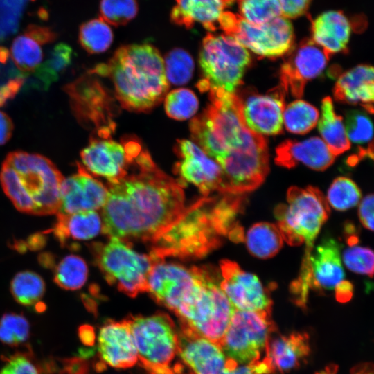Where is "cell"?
Listing matches in <instances>:
<instances>
[{
  "label": "cell",
  "instance_id": "21",
  "mask_svg": "<svg viewBox=\"0 0 374 374\" xmlns=\"http://www.w3.org/2000/svg\"><path fill=\"white\" fill-rule=\"evenodd\" d=\"M78 172L64 178L61 186L59 212L71 214L96 211L105 204L107 189L80 163Z\"/></svg>",
  "mask_w": 374,
  "mask_h": 374
},
{
  "label": "cell",
  "instance_id": "24",
  "mask_svg": "<svg viewBox=\"0 0 374 374\" xmlns=\"http://www.w3.org/2000/svg\"><path fill=\"white\" fill-rule=\"evenodd\" d=\"M335 157L324 141L314 136L301 141H285L276 150L275 162L287 168L302 163L320 171L330 167Z\"/></svg>",
  "mask_w": 374,
  "mask_h": 374
},
{
  "label": "cell",
  "instance_id": "27",
  "mask_svg": "<svg viewBox=\"0 0 374 374\" xmlns=\"http://www.w3.org/2000/svg\"><path fill=\"white\" fill-rule=\"evenodd\" d=\"M311 39L319 46L328 60L346 49L351 28L346 16L339 11H327L318 16L312 23Z\"/></svg>",
  "mask_w": 374,
  "mask_h": 374
},
{
  "label": "cell",
  "instance_id": "53",
  "mask_svg": "<svg viewBox=\"0 0 374 374\" xmlns=\"http://www.w3.org/2000/svg\"><path fill=\"white\" fill-rule=\"evenodd\" d=\"M338 367L330 364L316 374H337ZM350 374H373V366L371 363H362L351 369Z\"/></svg>",
  "mask_w": 374,
  "mask_h": 374
},
{
  "label": "cell",
  "instance_id": "16",
  "mask_svg": "<svg viewBox=\"0 0 374 374\" xmlns=\"http://www.w3.org/2000/svg\"><path fill=\"white\" fill-rule=\"evenodd\" d=\"M280 70V87L285 93L300 98L307 82L318 76L329 60L323 49L311 39L292 46Z\"/></svg>",
  "mask_w": 374,
  "mask_h": 374
},
{
  "label": "cell",
  "instance_id": "26",
  "mask_svg": "<svg viewBox=\"0 0 374 374\" xmlns=\"http://www.w3.org/2000/svg\"><path fill=\"white\" fill-rule=\"evenodd\" d=\"M310 352L309 336L305 332H294L269 339L263 357L268 362L272 373H283L299 366Z\"/></svg>",
  "mask_w": 374,
  "mask_h": 374
},
{
  "label": "cell",
  "instance_id": "40",
  "mask_svg": "<svg viewBox=\"0 0 374 374\" xmlns=\"http://www.w3.org/2000/svg\"><path fill=\"white\" fill-rule=\"evenodd\" d=\"M240 15L253 24H263L282 16L278 0H238Z\"/></svg>",
  "mask_w": 374,
  "mask_h": 374
},
{
  "label": "cell",
  "instance_id": "42",
  "mask_svg": "<svg viewBox=\"0 0 374 374\" xmlns=\"http://www.w3.org/2000/svg\"><path fill=\"white\" fill-rule=\"evenodd\" d=\"M198 100L190 89L181 88L172 90L165 98V110L168 116L176 120L191 118L198 109Z\"/></svg>",
  "mask_w": 374,
  "mask_h": 374
},
{
  "label": "cell",
  "instance_id": "41",
  "mask_svg": "<svg viewBox=\"0 0 374 374\" xmlns=\"http://www.w3.org/2000/svg\"><path fill=\"white\" fill-rule=\"evenodd\" d=\"M165 71L168 81L176 85L184 84L192 78L194 62L190 54L181 48H174L166 56Z\"/></svg>",
  "mask_w": 374,
  "mask_h": 374
},
{
  "label": "cell",
  "instance_id": "14",
  "mask_svg": "<svg viewBox=\"0 0 374 374\" xmlns=\"http://www.w3.org/2000/svg\"><path fill=\"white\" fill-rule=\"evenodd\" d=\"M271 310H235L220 344L224 353L238 364L261 359L276 326Z\"/></svg>",
  "mask_w": 374,
  "mask_h": 374
},
{
  "label": "cell",
  "instance_id": "9",
  "mask_svg": "<svg viewBox=\"0 0 374 374\" xmlns=\"http://www.w3.org/2000/svg\"><path fill=\"white\" fill-rule=\"evenodd\" d=\"M199 60L203 75L197 83L200 91L235 93L251 58L247 49L233 37L208 33L202 41Z\"/></svg>",
  "mask_w": 374,
  "mask_h": 374
},
{
  "label": "cell",
  "instance_id": "5",
  "mask_svg": "<svg viewBox=\"0 0 374 374\" xmlns=\"http://www.w3.org/2000/svg\"><path fill=\"white\" fill-rule=\"evenodd\" d=\"M195 281L173 311L181 326L218 344L235 310L214 275L194 267Z\"/></svg>",
  "mask_w": 374,
  "mask_h": 374
},
{
  "label": "cell",
  "instance_id": "34",
  "mask_svg": "<svg viewBox=\"0 0 374 374\" xmlns=\"http://www.w3.org/2000/svg\"><path fill=\"white\" fill-rule=\"evenodd\" d=\"M10 292L15 300L21 305H36L44 296L46 285L43 278L32 271L17 273L10 283Z\"/></svg>",
  "mask_w": 374,
  "mask_h": 374
},
{
  "label": "cell",
  "instance_id": "47",
  "mask_svg": "<svg viewBox=\"0 0 374 374\" xmlns=\"http://www.w3.org/2000/svg\"><path fill=\"white\" fill-rule=\"evenodd\" d=\"M272 373L269 363L265 358L256 362L239 365L235 360L227 358L222 374H271Z\"/></svg>",
  "mask_w": 374,
  "mask_h": 374
},
{
  "label": "cell",
  "instance_id": "29",
  "mask_svg": "<svg viewBox=\"0 0 374 374\" xmlns=\"http://www.w3.org/2000/svg\"><path fill=\"white\" fill-rule=\"evenodd\" d=\"M103 229V222L96 211L71 214L58 212L53 233L62 247L69 241H84L97 236Z\"/></svg>",
  "mask_w": 374,
  "mask_h": 374
},
{
  "label": "cell",
  "instance_id": "6",
  "mask_svg": "<svg viewBox=\"0 0 374 374\" xmlns=\"http://www.w3.org/2000/svg\"><path fill=\"white\" fill-rule=\"evenodd\" d=\"M208 93L209 105L190 121V130L196 145L217 163L242 143L248 127L240 96L221 89Z\"/></svg>",
  "mask_w": 374,
  "mask_h": 374
},
{
  "label": "cell",
  "instance_id": "52",
  "mask_svg": "<svg viewBox=\"0 0 374 374\" xmlns=\"http://www.w3.org/2000/svg\"><path fill=\"white\" fill-rule=\"evenodd\" d=\"M14 124L8 115L0 111V145L7 143L12 135Z\"/></svg>",
  "mask_w": 374,
  "mask_h": 374
},
{
  "label": "cell",
  "instance_id": "17",
  "mask_svg": "<svg viewBox=\"0 0 374 374\" xmlns=\"http://www.w3.org/2000/svg\"><path fill=\"white\" fill-rule=\"evenodd\" d=\"M220 270V288L235 310H271L269 292L256 275L242 270L237 263L229 260L221 261Z\"/></svg>",
  "mask_w": 374,
  "mask_h": 374
},
{
  "label": "cell",
  "instance_id": "18",
  "mask_svg": "<svg viewBox=\"0 0 374 374\" xmlns=\"http://www.w3.org/2000/svg\"><path fill=\"white\" fill-rule=\"evenodd\" d=\"M177 355L181 374H222L225 368L221 347L184 326L178 333Z\"/></svg>",
  "mask_w": 374,
  "mask_h": 374
},
{
  "label": "cell",
  "instance_id": "46",
  "mask_svg": "<svg viewBox=\"0 0 374 374\" xmlns=\"http://www.w3.org/2000/svg\"><path fill=\"white\" fill-rule=\"evenodd\" d=\"M0 374H40L38 368L25 354L16 353L6 359Z\"/></svg>",
  "mask_w": 374,
  "mask_h": 374
},
{
  "label": "cell",
  "instance_id": "25",
  "mask_svg": "<svg viewBox=\"0 0 374 374\" xmlns=\"http://www.w3.org/2000/svg\"><path fill=\"white\" fill-rule=\"evenodd\" d=\"M333 93L337 101L359 105L373 114V68L360 64L342 73L335 83Z\"/></svg>",
  "mask_w": 374,
  "mask_h": 374
},
{
  "label": "cell",
  "instance_id": "51",
  "mask_svg": "<svg viewBox=\"0 0 374 374\" xmlns=\"http://www.w3.org/2000/svg\"><path fill=\"white\" fill-rule=\"evenodd\" d=\"M60 374H89V366L84 358L72 357L64 359Z\"/></svg>",
  "mask_w": 374,
  "mask_h": 374
},
{
  "label": "cell",
  "instance_id": "43",
  "mask_svg": "<svg viewBox=\"0 0 374 374\" xmlns=\"http://www.w3.org/2000/svg\"><path fill=\"white\" fill-rule=\"evenodd\" d=\"M30 324L23 315L13 312L4 314L0 319V341L17 346L28 339Z\"/></svg>",
  "mask_w": 374,
  "mask_h": 374
},
{
  "label": "cell",
  "instance_id": "45",
  "mask_svg": "<svg viewBox=\"0 0 374 374\" xmlns=\"http://www.w3.org/2000/svg\"><path fill=\"white\" fill-rule=\"evenodd\" d=\"M137 11L136 0H101L100 3V18L116 26L128 23Z\"/></svg>",
  "mask_w": 374,
  "mask_h": 374
},
{
  "label": "cell",
  "instance_id": "23",
  "mask_svg": "<svg viewBox=\"0 0 374 374\" xmlns=\"http://www.w3.org/2000/svg\"><path fill=\"white\" fill-rule=\"evenodd\" d=\"M99 362L116 368H128L138 362V355L127 319L108 321L98 337Z\"/></svg>",
  "mask_w": 374,
  "mask_h": 374
},
{
  "label": "cell",
  "instance_id": "15",
  "mask_svg": "<svg viewBox=\"0 0 374 374\" xmlns=\"http://www.w3.org/2000/svg\"><path fill=\"white\" fill-rule=\"evenodd\" d=\"M109 134L97 132L80 152L86 170L106 178L109 184L123 177L134 157L143 148L135 138L125 139L121 143L110 139Z\"/></svg>",
  "mask_w": 374,
  "mask_h": 374
},
{
  "label": "cell",
  "instance_id": "36",
  "mask_svg": "<svg viewBox=\"0 0 374 374\" xmlns=\"http://www.w3.org/2000/svg\"><path fill=\"white\" fill-rule=\"evenodd\" d=\"M319 113L317 109L303 100H296L285 107L283 123L287 131L304 134L317 124Z\"/></svg>",
  "mask_w": 374,
  "mask_h": 374
},
{
  "label": "cell",
  "instance_id": "37",
  "mask_svg": "<svg viewBox=\"0 0 374 374\" xmlns=\"http://www.w3.org/2000/svg\"><path fill=\"white\" fill-rule=\"evenodd\" d=\"M73 55L72 48L66 44L60 43L53 48L48 58L33 72L42 87L46 89L58 79L71 63Z\"/></svg>",
  "mask_w": 374,
  "mask_h": 374
},
{
  "label": "cell",
  "instance_id": "4",
  "mask_svg": "<svg viewBox=\"0 0 374 374\" xmlns=\"http://www.w3.org/2000/svg\"><path fill=\"white\" fill-rule=\"evenodd\" d=\"M64 179L50 159L21 150L8 153L0 170L1 187L15 207L35 215L59 212Z\"/></svg>",
  "mask_w": 374,
  "mask_h": 374
},
{
  "label": "cell",
  "instance_id": "48",
  "mask_svg": "<svg viewBox=\"0 0 374 374\" xmlns=\"http://www.w3.org/2000/svg\"><path fill=\"white\" fill-rule=\"evenodd\" d=\"M24 82L23 75H17L3 83H0V107L5 105L16 96Z\"/></svg>",
  "mask_w": 374,
  "mask_h": 374
},
{
  "label": "cell",
  "instance_id": "20",
  "mask_svg": "<svg viewBox=\"0 0 374 374\" xmlns=\"http://www.w3.org/2000/svg\"><path fill=\"white\" fill-rule=\"evenodd\" d=\"M285 92L278 87L267 94H252L242 101V111L247 126L261 135L282 133Z\"/></svg>",
  "mask_w": 374,
  "mask_h": 374
},
{
  "label": "cell",
  "instance_id": "28",
  "mask_svg": "<svg viewBox=\"0 0 374 374\" xmlns=\"http://www.w3.org/2000/svg\"><path fill=\"white\" fill-rule=\"evenodd\" d=\"M225 7L222 0H176L170 19L186 28L199 23L206 30L214 31L218 29L219 20Z\"/></svg>",
  "mask_w": 374,
  "mask_h": 374
},
{
  "label": "cell",
  "instance_id": "8",
  "mask_svg": "<svg viewBox=\"0 0 374 374\" xmlns=\"http://www.w3.org/2000/svg\"><path fill=\"white\" fill-rule=\"evenodd\" d=\"M330 207L320 190L314 186L290 187L286 204L274 210L278 228L283 240L292 246L314 247L322 225L328 220Z\"/></svg>",
  "mask_w": 374,
  "mask_h": 374
},
{
  "label": "cell",
  "instance_id": "35",
  "mask_svg": "<svg viewBox=\"0 0 374 374\" xmlns=\"http://www.w3.org/2000/svg\"><path fill=\"white\" fill-rule=\"evenodd\" d=\"M88 267L86 262L77 255L63 258L54 269L53 280L66 290H76L86 283Z\"/></svg>",
  "mask_w": 374,
  "mask_h": 374
},
{
  "label": "cell",
  "instance_id": "44",
  "mask_svg": "<svg viewBox=\"0 0 374 374\" xmlns=\"http://www.w3.org/2000/svg\"><path fill=\"white\" fill-rule=\"evenodd\" d=\"M357 237L350 236L348 242L350 245L343 253V260L350 271L365 274L371 278L373 274V252L368 247L356 245Z\"/></svg>",
  "mask_w": 374,
  "mask_h": 374
},
{
  "label": "cell",
  "instance_id": "55",
  "mask_svg": "<svg viewBox=\"0 0 374 374\" xmlns=\"http://www.w3.org/2000/svg\"><path fill=\"white\" fill-rule=\"evenodd\" d=\"M235 1V0H222L226 6L233 3Z\"/></svg>",
  "mask_w": 374,
  "mask_h": 374
},
{
  "label": "cell",
  "instance_id": "10",
  "mask_svg": "<svg viewBox=\"0 0 374 374\" xmlns=\"http://www.w3.org/2000/svg\"><path fill=\"white\" fill-rule=\"evenodd\" d=\"M222 170L220 193L242 195L256 189L269 172V152L265 137L249 127L240 144L217 162Z\"/></svg>",
  "mask_w": 374,
  "mask_h": 374
},
{
  "label": "cell",
  "instance_id": "13",
  "mask_svg": "<svg viewBox=\"0 0 374 374\" xmlns=\"http://www.w3.org/2000/svg\"><path fill=\"white\" fill-rule=\"evenodd\" d=\"M218 29L264 57L282 56L289 52L294 44L292 24L283 16L257 25L248 22L240 15L224 11L219 20Z\"/></svg>",
  "mask_w": 374,
  "mask_h": 374
},
{
  "label": "cell",
  "instance_id": "19",
  "mask_svg": "<svg viewBox=\"0 0 374 374\" xmlns=\"http://www.w3.org/2000/svg\"><path fill=\"white\" fill-rule=\"evenodd\" d=\"M180 158L175 171L181 180L197 186L204 195L220 190L222 170L220 165L209 157L196 143L180 140L176 146Z\"/></svg>",
  "mask_w": 374,
  "mask_h": 374
},
{
  "label": "cell",
  "instance_id": "49",
  "mask_svg": "<svg viewBox=\"0 0 374 374\" xmlns=\"http://www.w3.org/2000/svg\"><path fill=\"white\" fill-rule=\"evenodd\" d=\"M280 4L282 16L287 19L296 18L303 15L311 0H278Z\"/></svg>",
  "mask_w": 374,
  "mask_h": 374
},
{
  "label": "cell",
  "instance_id": "32",
  "mask_svg": "<svg viewBox=\"0 0 374 374\" xmlns=\"http://www.w3.org/2000/svg\"><path fill=\"white\" fill-rule=\"evenodd\" d=\"M347 137L350 142L359 147L358 154L352 157L350 165L357 163L366 157L373 159V155L364 149L363 145L373 149V123L368 116L359 110H352L347 113L344 121Z\"/></svg>",
  "mask_w": 374,
  "mask_h": 374
},
{
  "label": "cell",
  "instance_id": "39",
  "mask_svg": "<svg viewBox=\"0 0 374 374\" xmlns=\"http://www.w3.org/2000/svg\"><path fill=\"white\" fill-rule=\"evenodd\" d=\"M362 194L357 184L345 177L336 178L331 184L327 202L338 211H346L355 206L361 200Z\"/></svg>",
  "mask_w": 374,
  "mask_h": 374
},
{
  "label": "cell",
  "instance_id": "31",
  "mask_svg": "<svg viewBox=\"0 0 374 374\" xmlns=\"http://www.w3.org/2000/svg\"><path fill=\"white\" fill-rule=\"evenodd\" d=\"M283 239L277 226L269 222H258L251 226L245 236L248 251L262 259L274 256L281 249Z\"/></svg>",
  "mask_w": 374,
  "mask_h": 374
},
{
  "label": "cell",
  "instance_id": "1",
  "mask_svg": "<svg viewBox=\"0 0 374 374\" xmlns=\"http://www.w3.org/2000/svg\"><path fill=\"white\" fill-rule=\"evenodd\" d=\"M184 199L180 182L159 169L142 148L127 174L109 184L102 230L110 238L153 240L182 213Z\"/></svg>",
  "mask_w": 374,
  "mask_h": 374
},
{
  "label": "cell",
  "instance_id": "50",
  "mask_svg": "<svg viewBox=\"0 0 374 374\" xmlns=\"http://www.w3.org/2000/svg\"><path fill=\"white\" fill-rule=\"evenodd\" d=\"M373 195H366L360 202L358 216L362 225L370 231L373 230Z\"/></svg>",
  "mask_w": 374,
  "mask_h": 374
},
{
  "label": "cell",
  "instance_id": "11",
  "mask_svg": "<svg viewBox=\"0 0 374 374\" xmlns=\"http://www.w3.org/2000/svg\"><path fill=\"white\" fill-rule=\"evenodd\" d=\"M126 319L141 366L149 374H174L170 366L177 355L178 332L169 316L157 313Z\"/></svg>",
  "mask_w": 374,
  "mask_h": 374
},
{
  "label": "cell",
  "instance_id": "12",
  "mask_svg": "<svg viewBox=\"0 0 374 374\" xmlns=\"http://www.w3.org/2000/svg\"><path fill=\"white\" fill-rule=\"evenodd\" d=\"M95 257L107 280L132 297L148 291V274L158 262L152 255L139 253L114 237L106 244L96 246Z\"/></svg>",
  "mask_w": 374,
  "mask_h": 374
},
{
  "label": "cell",
  "instance_id": "33",
  "mask_svg": "<svg viewBox=\"0 0 374 374\" xmlns=\"http://www.w3.org/2000/svg\"><path fill=\"white\" fill-rule=\"evenodd\" d=\"M42 45L26 31L15 38L10 54L19 71L27 74L33 73L38 68L43 59Z\"/></svg>",
  "mask_w": 374,
  "mask_h": 374
},
{
  "label": "cell",
  "instance_id": "2",
  "mask_svg": "<svg viewBox=\"0 0 374 374\" xmlns=\"http://www.w3.org/2000/svg\"><path fill=\"white\" fill-rule=\"evenodd\" d=\"M240 195L206 197L185 208L179 217L152 241L151 255L157 260L166 256L199 257L218 247L225 236L243 240L236 224L242 208Z\"/></svg>",
  "mask_w": 374,
  "mask_h": 374
},
{
  "label": "cell",
  "instance_id": "38",
  "mask_svg": "<svg viewBox=\"0 0 374 374\" xmlns=\"http://www.w3.org/2000/svg\"><path fill=\"white\" fill-rule=\"evenodd\" d=\"M113 40V33L109 25L101 18L89 20L80 27L79 41L89 53L105 51Z\"/></svg>",
  "mask_w": 374,
  "mask_h": 374
},
{
  "label": "cell",
  "instance_id": "54",
  "mask_svg": "<svg viewBox=\"0 0 374 374\" xmlns=\"http://www.w3.org/2000/svg\"><path fill=\"white\" fill-rule=\"evenodd\" d=\"M78 336L82 344L87 346H92L95 341V332L93 327L89 325H82L78 328Z\"/></svg>",
  "mask_w": 374,
  "mask_h": 374
},
{
  "label": "cell",
  "instance_id": "22",
  "mask_svg": "<svg viewBox=\"0 0 374 374\" xmlns=\"http://www.w3.org/2000/svg\"><path fill=\"white\" fill-rule=\"evenodd\" d=\"M193 268L157 262L148 276V292L159 303L172 311L195 281Z\"/></svg>",
  "mask_w": 374,
  "mask_h": 374
},
{
  "label": "cell",
  "instance_id": "30",
  "mask_svg": "<svg viewBox=\"0 0 374 374\" xmlns=\"http://www.w3.org/2000/svg\"><path fill=\"white\" fill-rule=\"evenodd\" d=\"M321 114L318 123L322 140L335 157L350 148L343 118L334 109L332 98L325 97L321 102Z\"/></svg>",
  "mask_w": 374,
  "mask_h": 374
},
{
  "label": "cell",
  "instance_id": "7",
  "mask_svg": "<svg viewBox=\"0 0 374 374\" xmlns=\"http://www.w3.org/2000/svg\"><path fill=\"white\" fill-rule=\"evenodd\" d=\"M310 288L332 290L341 303L348 301L353 296V285L345 279L339 245L332 238L323 240L315 248L305 249L300 274L291 285L297 305L305 308Z\"/></svg>",
  "mask_w": 374,
  "mask_h": 374
},
{
  "label": "cell",
  "instance_id": "3",
  "mask_svg": "<svg viewBox=\"0 0 374 374\" xmlns=\"http://www.w3.org/2000/svg\"><path fill=\"white\" fill-rule=\"evenodd\" d=\"M92 72L109 76L119 103L131 111L151 109L168 89L164 60L148 44L120 47L107 64L96 66Z\"/></svg>",
  "mask_w": 374,
  "mask_h": 374
}]
</instances>
